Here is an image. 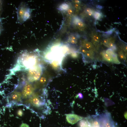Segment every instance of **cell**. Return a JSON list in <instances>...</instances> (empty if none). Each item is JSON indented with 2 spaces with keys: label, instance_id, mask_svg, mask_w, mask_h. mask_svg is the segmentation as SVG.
<instances>
[{
  "label": "cell",
  "instance_id": "cell-1",
  "mask_svg": "<svg viewBox=\"0 0 127 127\" xmlns=\"http://www.w3.org/2000/svg\"><path fill=\"white\" fill-rule=\"evenodd\" d=\"M38 50L32 52L25 51L19 57L16 64L10 70V75L19 71L28 70L40 64Z\"/></svg>",
  "mask_w": 127,
  "mask_h": 127
},
{
  "label": "cell",
  "instance_id": "cell-2",
  "mask_svg": "<svg viewBox=\"0 0 127 127\" xmlns=\"http://www.w3.org/2000/svg\"><path fill=\"white\" fill-rule=\"evenodd\" d=\"M68 48L65 46L54 45L44 53L43 57L46 62L56 70H62V61L68 54Z\"/></svg>",
  "mask_w": 127,
  "mask_h": 127
},
{
  "label": "cell",
  "instance_id": "cell-3",
  "mask_svg": "<svg viewBox=\"0 0 127 127\" xmlns=\"http://www.w3.org/2000/svg\"><path fill=\"white\" fill-rule=\"evenodd\" d=\"M47 93L46 89H45L41 91L34 93L27 100V103L32 107L37 109H42L45 106L47 107L45 99L47 97Z\"/></svg>",
  "mask_w": 127,
  "mask_h": 127
},
{
  "label": "cell",
  "instance_id": "cell-4",
  "mask_svg": "<svg viewBox=\"0 0 127 127\" xmlns=\"http://www.w3.org/2000/svg\"><path fill=\"white\" fill-rule=\"evenodd\" d=\"M31 10L26 3L22 2L19 5L17 11L18 23L22 24L28 19L31 15Z\"/></svg>",
  "mask_w": 127,
  "mask_h": 127
},
{
  "label": "cell",
  "instance_id": "cell-5",
  "mask_svg": "<svg viewBox=\"0 0 127 127\" xmlns=\"http://www.w3.org/2000/svg\"><path fill=\"white\" fill-rule=\"evenodd\" d=\"M44 68L40 64L28 70L27 75L28 82L32 83L39 80L43 74Z\"/></svg>",
  "mask_w": 127,
  "mask_h": 127
},
{
  "label": "cell",
  "instance_id": "cell-6",
  "mask_svg": "<svg viewBox=\"0 0 127 127\" xmlns=\"http://www.w3.org/2000/svg\"><path fill=\"white\" fill-rule=\"evenodd\" d=\"M99 116L103 127H115L109 113H106Z\"/></svg>",
  "mask_w": 127,
  "mask_h": 127
},
{
  "label": "cell",
  "instance_id": "cell-7",
  "mask_svg": "<svg viewBox=\"0 0 127 127\" xmlns=\"http://www.w3.org/2000/svg\"><path fill=\"white\" fill-rule=\"evenodd\" d=\"M22 96L21 93L19 91L15 90L8 95V103L13 104H18L22 102Z\"/></svg>",
  "mask_w": 127,
  "mask_h": 127
},
{
  "label": "cell",
  "instance_id": "cell-8",
  "mask_svg": "<svg viewBox=\"0 0 127 127\" xmlns=\"http://www.w3.org/2000/svg\"><path fill=\"white\" fill-rule=\"evenodd\" d=\"M34 90L33 85L28 82H26L22 91V97L24 99L29 98L34 93Z\"/></svg>",
  "mask_w": 127,
  "mask_h": 127
},
{
  "label": "cell",
  "instance_id": "cell-9",
  "mask_svg": "<svg viewBox=\"0 0 127 127\" xmlns=\"http://www.w3.org/2000/svg\"><path fill=\"white\" fill-rule=\"evenodd\" d=\"M86 119L91 127H103L99 116H90Z\"/></svg>",
  "mask_w": 127,
  "mask_h": 127
},
{
  "label": "cell",
  "instance_id": "cell-10",
  "mask_svg": "<svg viewBox=\"0 0 127 127\" xmlns=\"http://www.w3.org/2000/svg\"><path fill=\"white\" fill-rule=\"evenodd\" d=\"M65 115L67 122L72 125L74 124L79 120L84 119L83 117L73 114H66Z\"/></svg>",
  "mask_w": 127,
  "mask_h": 127
},
{
  "label": "cell",
  "instance_id": "cell-11",
  "mask_svg": "<svg viewBox=\"0 0 127 127\" xmlns=\"http://www.w3.org/2000/svg\"><path fill=\"white\" fill-rule=\"evenodd\" d=\"M106 52L110 57L112 60V63L117 64H120L117 54L111 49L109 48L107 50Z\"/></svg>",
  "mask_w": 127,
  "mask_h": 127
},
{
  "label": "cell",
  "instance_id": "cell-12",
  "mask_svg": "<svg viewBox=\"0 0 127 127\" xmlns=\"http://www.w3.org/2000/svg\"><path fill=\"white\" fill-rule=\"evenodd\" d=\"M82 119L80 121L79 123V127H91L87 120Z\"/></svg>",
  "mask_w": 127,
  "mask_h": 127
},
{
  "label": "cell",
  "instance_id": "cell-13",
  "mask_svg": "<svg viewBox=\"0 0 127 127\" xmlns=\"http://www.w3.org/2000/svg\"><path fill=\"white\" fill-rule=\"evenodd\" d=\"M101 54L103 59L109 62H112L111 59L105 52L104 51L102 52Z\"/></svg>",
  "mask_w": 127,
  "mask_h": 127
},
{
  "label": "cell",
  "instance_id": "cell-14",
  "mask_svg": "<svg viewBox=\"0 0 127 127\" xmlns=\"http://www.w3.org/2000/svg\"><path fill=\"white\" fill-rule=\"evenodd\" d=\"M82 45L85 48L88 49H92L93 47V45L91 43L87 41H84L83 42Z\"/></svg>",
  "mask_w": 127,
  "mask_h": 127
},
{
  "label": "cell",
  "instance_id": "cell-15",
  "mask_svg": "<svg viewBox=\"0 0 127 127\" xmlns=\"http://www.w3.org/2000/svg\"><path fill=\"white\" fill-rule=\"evenodd\" d=\"M84 55L91 59H93L94 58V53L93 51L91 50L87 51V52L84 54V55Z\"/></svg>",
  "mask_w": 127,
  "mask_h": 127
},
{
  "label": "cell",
  "instance_id": "cell-16",
  "mask_svg": "<svg viewBox=\"0 0 127 127\" xmlns=\"http://www.w3.org/2000/svg\"><path fill=\"white\" fill-rule=\"evenodd\" d=\"M69 7L68 5L66 4H63L61 5L60 8V9L61 10H67L68 9Z\"/></svg>",
  "mask_w": 127,
  "mask_h": 127
},
{
  "label": "cell",
  "instance_id": "cell-17",
  "mask_svg": "<svg viewBox=\"0 0 127 127\" xmlns=\"http://www.w3.org/2000/svg\"><path fill=\"white\" fill-rule=\"evenodd\" d=\"M93 40L95 41L99 42L100 40V37L97 34H94L92 36Z\"/></svg>",
  "mask_w": 127,
  "mask_h": 127
},
{
  "label": "cell",
  "instance_id": "cell-18",
  "mask_svg": "<svg viewBox=\"0 0 127 127\" xmlns=\"http://www.w3.org/2000/svg\"><path fill=\"white\" fill-rule=\"evenodd\" d=\"M119 55L121 59L123 60H126V58L122 52L120 51L119 52Z\"/></svg>",
  "mask_w": 127,
  "mask_h": 127
},
{
  "label": "cell",
  "instance_id": "cell-19",
  "mask_svg": "<svg viewBox=\"0 0 127 127\" xmlns=\"http://www.w3.org/2000/svg\"><path fill=\"white\" fill-rule=\"evenodd\" d=\"M94 17L96 19L99 18L101 16L100 14L98 12H95L94 15Z\"/></svg>",
  "mask_w": 127,
  "mask_h": 127
},
{
  "label": "cell",
  "instance_id": "cell-20",
  "mask_svg": "<svg viewBox=\"0 0 127 127\" xmlns=\"http://www.w3.org/2000/svg\"><path fill=\"white\" fill-rule=\"evenodd\" d=\"M23 111L21 109H19L17 111V114L18 116H21L23 115Z\"/></svg>",
  "mask_w": 127,
  "mask_h": 127
},
{
  "label": "cell",
  "instance_id": "cell-21",
  "mask_svg": "<svg viewBox=\"0 0 127 127\" xmlns=\"http://www.w3.org/2000/svg\"><path fill=\"white\" fill-rule=\"evenodd\" d=\"M71 56L74 58H77L78 56V53L76 52H74L71 54Z\"/></svg>",
  "mask_w": 127,
  "mask_h": 127
},
{
  "label": "cell",
  "instance_id": "cell-22",
  "mask_svg": "<svg viewBox=\"0 0 127 127\" xmlns=\"http://www.w3.org/2000/svg\"><path fill=\"white\" fill-rule=\"evenodd\" d=\"M78 25L80 27H83L84 26V23L81 21H79L77 23Z\"/></svg>",
  "mask_w": 127,
  "mask_h": 127
},
{
  "label": "cell",
  "instance_id": "cell-23",
  "mask_svg": "<svg viewBox=\"0 0 127 127\" xmlns=\"http://www.w3.org/2000/svg\"><path fill=\"white\" fill-rule=\"evenodd\" d=\"M109 42V39H105L103 40V43L104 45L106 46L107 44Z\"/></svg>",
  "mask_w": 127,
  "mask_h": 127
},
{
  "label": "cell",
  "instance_id": "cell-24",
  "mask_svg": "<svg viewBox=\"0 0 127 127\" xmlns=\"http://www.w3.org/2000/svg\"><path fill=\"white\" fill-rule=\"evenodd\" d=\"M20 127H29L27 124L24 123H23L20 125Z\"/></svg>",
  "mask_w": 127,
  "mask_h": 127
},
{
  "label": "cell",
  "instance_id": "cell-25",
  "mask_svg": "<svg viewBox=\"0 0 127 127\" xmlns=\"http://www.w3.org/2000/svg\"><path fill=\"white\" fill-rule=\"evenodd\" d=\"M70 41L71 43L72 44H76L77 43V41L75 40H70Z\"/></svg>",
  "mask_w": 127,
  "mask_h": 127
},
{
  "label": "cell",
  "instance_id": "cell-26",
  "mask_svg": "<svg viewBox=\"0 0 127 127\" xmlns=\"http://www.w3.org/2000/svg\"><path fill=\"white\" fill-rule=\"evenodd\" d=\"M77 96L80 99H82L83 98V96L82 94L81 93H79L77 95Z\"/></svg>",
  "mask_w": 127,
  "mask_h": 127
},
{
  "label": "cell",
  "instance_id": "cell-27",
  "mask_svg": "<svg viewBox=\"0 0 127 127\" xmlns=\"http://www.w3.org/2000/svg\"><path fill=\"white\" fill-rule=\"evenodd\" d=\"M67 12L69 14H71L72 13V11L71 9H68L67 11Z\"/></svg>",
  "mask_w": 127,
  "mask_h": 127
},
{
  "label": "cell",
  "instance_id": "cell-28",
  "mask_svg": "<svg viewBox=\"0 0 127 127\" xmlns=\"http://www.w3.org/2000/svg\"><path fill=\"white\" fill-rule=\"evenodd\" d=\"M70 40H75L76 41H77V39H76V37L74 36H72L71 37V39Z\"/></svg>",
  "mask_w": 127,
  "mask_h": 127
},
{
  "label": "cell",
  "instance_id": "cell-29",
  "mask_svg": "<svg viewBox=\"0 0 127 127\" xmlns=\"http://www.w3.org/2000/svg\"><path fill=\"white\" fill-rule=\"evenodd\" d=\"M86 11L87 12H89L91 11V10L90 8H88L87 9Z\"/></svg>",
  "mask_w": 127,
  "mask_h": 127
},
{
  "label": "cell",
  "instance_id": "cell-30",
  "mask_svg": "<svg viewBox=\"0 0 127 127\" xmlns=\"http://www.w3.org/2000/svg\"><path fill=\"white\" fill-rule=\"evenodd\" d=\"M88 14L89 16H91L92 15V12L91 11L88 12Z\"/></svg>",
  "mask_w": 127,
  "mask_h": 127
},
{
  "label": "cell",
  "instance_id": "cell-31",
  "mask_svg": "<svg viewBox=\"0 0 127 127\" xmlns=\"http://www.w3.org/2000/svg\"><path fill=\"white\" fill-rule=\"evenodd\" d=\"M74 2L76 3H80V1L78 0H75L74 1Z\"/></svg>",
  "mask_w": 127,
  "mask_h": 127
},
{
  "label": "cell",
  "instance_id": "cell-32",
  "mask_svg": "<svg viewBox=\"0 0 127 127\" xmlns=\"http://www.w3.org/2000/svg\"><path fill=\"white\" fill-rule=\"evenodd\" d=\"M1 4L0 2V14L1 11Z\"/></svg>",
  "mask_w": 127,
  "mask_h": 127
},
{
  "label": "cell",
  "instance_id": "cell-33",
  "mask_svg": "<svg viewBox=\"0 0 127 127\" xmlns=\"http://www.w3.org/2000/svg\"><path fill=\"white\" fill-rule=\"evenodd\" d=\"M75 7L77 8L79 7V5L78 4H75Z\"/></svg>",
  "mask_w": 127,
  "mask_h": 127
},
{
  "label": "cell",
  "instance_id": "cell-34",
  "mask_svg": "<svg viewBox=\"0 0 127 127\" xmlns=\"http://www.w3.org/2000/svg\"><path fill=\"white\" fill-rule=\"evenodd\" d=\"M124 115H125V118H126V119H127V118L126 117V116H127V113H125V114H124Z\"/></svg>",
  "mask_w": 127,
  "mask_h": 127
},
{
  "label": "cell",
  "instance_id": "cell-35",
  "mask_svg": "<svg viewBox=\"0 0 127 127\" xmlns=\"http://www.w3.org/2000/svg\"><path fill=\"white\" fill-rule=\"evenodd\" d=\"M0 32H1V31H0Z\"/></svg>",
  "mask_w": 127,
  "mask_h": 127
}]
</instances>
